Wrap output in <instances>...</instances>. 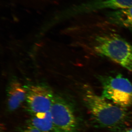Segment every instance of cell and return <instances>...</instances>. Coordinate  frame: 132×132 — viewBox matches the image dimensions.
I'll return each instance as SVG.
<instances>
[{"label": "cell", "instance_id": "cell-1", "mask_svg": "<svg viewBox=\"0 0 132 132\" xmlns=\"http://www.w3.org/2000/svg\"><path fill=\"white\" fill-rule=\"evenodd\" d=\"M83 100L92 119L102 128L116 129L123 126L129 115L125 108L107 101L95 93L91 88H84Z\"/></svg>", "mask_w": 132, "mask_h": 132}, {"label": "cell", "instance_id": "cell-2", "mask_svg": "<svg viewBox=\"0 0 132 132\" xmlns=\"http://www.w3.org/2000/svg\"><path fill=\"white\" fill-rule=\"evenodd\" d=\"M90 48L95 54L105 57L120 65L132 73V44L114 33L95 36Z\"/></svg>", "mask_w": 132, "mask_h": 132}, {"label": "cell", "instance_id": "cell-3", "mask_svg": "<svg viewBox=\"0 0 132 132\" xmlns=\"http://www.w3.org/2000/svg\"><path fill=\"white\" fill-rule=\"evenodd\" d=\"M99 79L102 87L101 96L119 106H132V83L120 74L103 76Z\"/></svg>", "mask_w": 132, "mask_h": 132}, {"label": "cell", "instance_id": "cell-4", "mask_svg": "<svg viewBox=\"0 0 132 132\" xmlns=\"http://www.w3.org/2000/svg\"><path fill=\"white\" fill-rule=\"evenodd\" d=\"M50 112L55 132H77L78 124L75 112L65 97L55 95Z\"/></svg>", "mask_w": 132, "mask_h": 132}, {"label": "cell", "instance_id": "cell-5", "mask_svg": "<svg viewBox=\"0 0 132 132\" xmlns=\"http://www.w3.org/2000/svg\"><path fill=\"white\" fill-rule=\"evenodd\" d=\"M26 101L28 109L31 114L50 111L55 95L46 85H32L26 88Z\"/></svg>", "mask_w": 132, "mask_h": 132}, {"label": "cell", "instance_id": "cell-6", "mask_svg": "<svg viewBox=\"0 0 132 132\" xmlns=\"http://www.w3.org/2000/svg\"><path fill=\"white\" fill-rule=\"evenodd\" d=\"M132 6V0H88L78 6L74 15H81L104 10H118Z\"/></svg>", "mask_w": 132, "mask_h": 132}, {"label": "cell", "instance_id": "cell-7", "mask_svg": "<svg viewBox=\"0 0 132 132\" xmlns=\"http://www.w3.org/2000/svg\"><path fill=\"white\" fill-rule=\"evenodd\" d=\"M7 107L10 112L16 110L26 101L27 90L16 80L10 82L7 90Z\"/></svg>", "mask_w": 132, "mask_h": 132}, {"label": "cell", "instance_id": "cell-8", "mask_svg": "<svg viewBox=\"0 0 132 132\" xmlns=\"http://www.w3.org/2000/svg\"><path fill=\"white\" fill-rule=\"evenodd\" d=\"M109 22L132 31V6L127 8L112 10L106 14Z\"/></svg>", "mask_w": 132, "mask_h": 132}, {"label": "cell", "instance_id": "cell-9", "mask_svg": "<svg viewBox=\"0 0 132 132\" xmlns=\"http://www.w3.org/2000/svg\"><path fill=\"white\" fill-rule=\"evenodd\" d=\"M27 124L36 128L40 132H55L50 111L32 114Z\"/></svg>", "mask_w": 132, "mask_h": 132}, {"label": "cell", "instance_id": "cell-10", "mask_svg": "<svg viewBox=\"0 0 132 132\" xmlns=\"http://www.w3.org/2000/svg\"><path fill=\"white\" fill-rule=\"evenodd\" d=\"M15 132H40L31 125L27 124L26 126L19 128Z\"/></svg>", "mask_w": 132, "mask_h": 132}, {"label": "cell", "instance_id": "cell-11", "mask_svg": "<svg viewBox=\"0 0 132 132\" xmlns=\"http://www.w3.org/2000/svg\"><path fill=\"white\" fill-rule=\"evenodd\" d=\"M127 132H132V130H128Z\"/></svg>", "mask_w": 132, "mask_h": 132}, {"label": "cell", "instance_id": "cell-12", "mask_svg": "<svg viewBox=\"0 0 132 132\" xmlns=\"http://www.w3.org/2000/svg\"></svg>", "mask_w": 132, "mask_h": 132}]
</instances>
